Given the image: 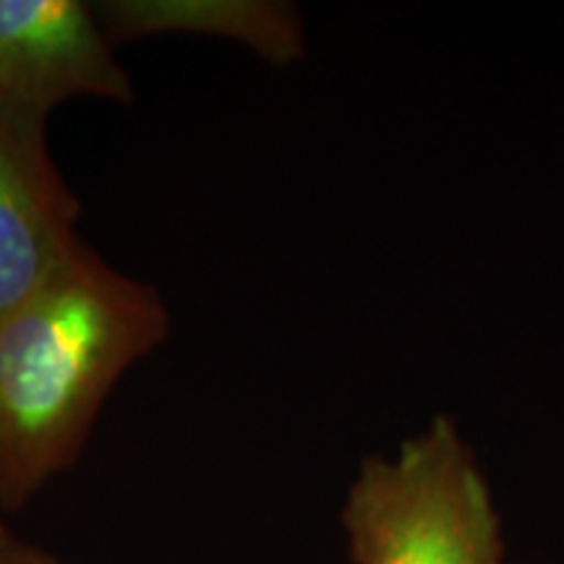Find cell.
<instances>
[{
    "mask_svg": "<svg viewBox=\"0 0 564 564\" xmlns=\"http://www.w3.org/2000/svg\"><path fill=\"white\" fill-rule=\"evenodd\" d=\"M171 335L150 282L84 243L0 316V507L21 510L79 460L121 377Z\"/></svg>",
    "mask_w": 564,
    "mask_h": 564,
    "instance_id": "6da1fadb",
    "label": "cell"
},
{
    "mask_svg": "<svg viewBox=\"0 0 564 564\" xmlns=\"http://www.w3.org/2000/svg\"><path fill=\"white\" fill-rule=\"evenodd\" d=\"M79 196L47 147V118L0 108V316L82 249Z\"/></svg>",
    "mask_w": 564,
    "mask_h": 564,
    "instance_id": "277c9868",
    "label": "cell"
},
{
    "mask_svg": "<svg viewBox=\"0 0 564 564\" xmlns=\"http://www.w3.org/2000/svg\"><path fill=\"white\" fill-rule=\"evenodd\" d=\"M129 105L133 84L82 0H0V108L51 118L68 100Z\"/></svg>",
    "mask_w": 564,
    "mask_h": 564,
    "instance_id": "3957f363",
    "label": "cell"
},
{
    "mask_svg": "<svg viewBox=\"0 0 564 564\" xmlns=\"http://www.w3.org/2000/svg\"><path fill=\"white\" fill-rule=\"evenodd\" d=\"M108 40L131 42L154 34H202L241 42L274 66L299 61L303 24L299 11L270 0H108L95 3Z\"/></svg>",
    "mask_w": 564,
    "mask_h": 564,
    "instance_id": "5b68a950",
    "label": "cell"
},
{
    "mask_svg": "<svg viewBox=\"0 0 564 564\" xmlns=\"http://www.w3.org/2000/svg\"><path fill=\"white\" fill-rule=\"evenodd\" d=\"M356 564H502V520L474 449L434 419L392 457H366L343 507Z\"/></svg>",
    "mask_w": 564,
    "mask_h": 564,
    "instance_id": "7a4b0ae2",
    "label": "cell"
},
{
    "mask_svg": "<svg viewBox=\"0 0 564 564\" xmlns=\"http://www.w3.org/2000/svg\"><path fill=\"white\" fill-rule=\"evenodd\" d=\"M0 564H68L58 554L47 552L32 541H24L21 535L0 525Z\"/></svg>",
    "mask_w": 564,
    "mask_h": 564,
    "instance_id": "8992f818",
    "label": "cell"
}]
</instances>
